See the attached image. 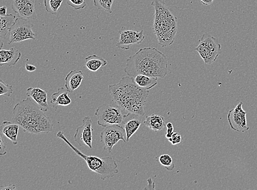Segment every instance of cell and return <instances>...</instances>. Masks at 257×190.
Wrapping results in <instances>:
<instances>
[{"label": "cell", "instance_id": "12", "mask_svg": "<svg viewBox=\"0 0 257 190\" xmlns=\"http://www.w3.org/2000/svg\"><path fill=\"white\" fill-rule=\"evenodd\" d=\"M92 121L90 117L86 116L83 118L82 125L76 128L74 140L80 146L86 145L92 148Z\"/></svg>", "mask_w": 257, "mask_h": 190}, {"label": "cell", "instance_id": "13", "mask_svg": "<svg viewBox=\"0 0 257 190\" xmlns=\"http://www.w3.org/2000/svg\"><path fill=\"white\" fill-rule=\"evenodd\" d=\"M11 8L19 18L32 20L37 19L34 0H13Z\"/></svg>", "mask_w": 257, "mask_h": 190}, {"label": "cell", "instance_id": "10", "mask_svg": "<svg viewBox=\"0 0 257 190\" xmlns=\"http://www.w3.org/2000/svg\"><path fill=\"white\" fill-rule=\"evenodd\" d=\"M243 103H239L234 109L229 111L228 120L230 128L234 131L246 132L249 129L247 126L246 112L242 108Z\"/></svg>", "mask_w": 257, "mask_h": 190}, {"label": "cell", "instance_id": "21", "mask_svg": "<svg viewBox=\"0 0 257 190\" xmlns=\"http://www.w3.org/2000/svg\"><path fill=\"white\" fill-rule=\"evenodd\" d=\"M143 123L149 129L156 132L164 129L166 125L165 118L162 116L156 114L146 116Z\"/></svg>", "mask_w": 257, "mask_h": 190}, {"label": "cell", "instance_id": "6", "mask_svg": "<svg viewBox=\"0 0 257 190\" xmlns=\"http://www.w3.org/2000/svg\"><path fill=\"white\" fill-rule=\"evenodd\" d=\"M199 41V44L195 50L199 53L202 60L207 65L216 62L222 53V46L219 41L208 33L203 35Z\"/></svg>", "mask_w": 257, "mask_h": 190}, {"label": "cell", "instance_id": "26", "mask_svg": "<svg viewBox=\"0 0 257 190\" xmlns=\"http://www.w3.org/2000/svg\"><path fill=\"white\" fill-rule=\"evenodd\" d=\"M156 158L158 159L157 161L167 170L171 171L175 168V165L173 163L172 158L169 155L164 154Z\"/></svg>", "mask_w": 257, "mask_h": 190}, {"label": "cell", "instance_id": "5", "mask_svg": "<svg viewBox=\"0 0 257 190\" xmlns=\"http://www.w3.org/2000/svg\"><path fill=\"white\" fill-rule=\"evenodd\" d=\"M57 137L63 140L70 148H72L77 155L84 159L89 169L98 174L100 176L101 180H105L118 173V165L111 157L100 158L97 156L85 155L78 148L71 143L62 131L57 133Z\"/></svg>", "mask_w": 257, "mask_h": 190}, {"label": "cell", "instance_id": "11", "mask_svg": "<svg viewBox=\"0 0 257 190\" xmlns=\"http://www.w3.org/2000/svg\"><path fill=\"white\" fill-rule=\"evenodd\" d=\"M119 39L116 47L123 50H128L131 46L140 44L146 39L143 30L140 32H137L122 27L119 31Z\"/></svg>", "mask_w": 257, "mask_h": 190}, {"label": "cell", "instance_id": "31", "mask_svg": "<svg viewBox=\"0 0 257 190\" xmlns=\"http://www.w3.org/2000/svg\"><path fill=\"white\" fill-rule=\"evenodd\" d=\"M7 151L6 150V146L3 139L2 133L0 135V155L4 156L7 155Z\"/></svg>", "mask_w": 257, "mask_h": 190}, {"label": "cell", "instance_id": "3", "mask_svg": "<svg viewBox=\"0 0 257 190\" xmlns=\"http://www.w3.org/2000/svg\"><path fill=\"white\" fill-rule=\"evenodd\" d=\"M44 112L32 98L28 97L16 104L12 121L19 124L25 133H49L52 131L53 124Z\"/></svg>", "mask_w": 257, "mask_h": 190}, {"label": "cell", "instance_id": "9", "mask_svg": "<svg viewBox=\"0 0 257 190\" xmlns=\"http://www.w3.org/2000/svg\"><path fill=\"white\" fill-rule=\"evenodd\" d=\"M125 135V130L120 125L117 124L105 127L100 133V142L103 144V150L111 153L113 147L119 140H122L125 143L127 142L124 138Z\"/></svg>", "mask_w": 257, "mask_h": 190}, {"label": "cell", "instance_id": "30", "mask_svg": "<svg viewBox=\"0 0 257 190\" xmlns=\"http://www.w3.org/2000/svg\"><path fill=\"white\" fill-rule=\"evenodd\" d=\"M166 138L167 139L170 138L173 133H175L174 131V127H173V124L172 123L169 122L166 124Z\"/></svg>", "mask_w": 257, "mask_h": 190}, {"label": "cell", "instance_id": "20", "mask_svg": "<svg viewBox=\"0 0 257 190\" xmlns=\"http://www.w3.org/2000/svg\"><path fill=\"white\" fill-rule=\"evenodd\" d=\"M16 16L13 14H8L0 17V38H1V50L3 49L4 42L3 39L7 38L12 27L16 21Z\"/></svg>", "mask_w": 257, "mask_h": 190}, {"label": "cell", "instance_id": "24", "mask_svg": "<svg viewBox=\"0 0 257 190\" xmlns=\"http://www.w3.org/2000/svg\"><path fill=\"white\" fill-rule=\"evenodd\" d=\"M63 0H44V4L47 13L57 15L58 10L61 8Z\"/></svg>", "mask_w": 257, "mask_h": 190}, {"label": "cell", "instance_id": "1", "mask_svg": "<svg viewBox=\"0 0 257 190\" xmlns=\"http://www.w3.org/2000/svg\"><path fill=\"white\" fill-rule=\"evenodd\" d=\"M124 71L133 78L145 75L165 78L168 74V60L166 56L156 48H143L127 59Z\"/></svg>", "mask_w": 257, "mask_h": 190}, {"label": "cell", "instance_id": "16", "mask_svg": "<svg viewBox=\"0 0 257 190\" xmlns=\"http://www.w3.org/2000/svg\"><path fill=\"white\" fill-rule=\"evenodd\" d=\"M22 53L16 48L9 50H1L0 51V65H8L10 67L14 66L20 60Z\"/></svg>", "mask_w": 257, "mask_h": 190}, {"label": "cell", "instance_id": "15", "mask_svg": "<svg viewBox=\"0 0 257 190\" xmlns=\"http://www.w3.org/2000/svg\"><path fill=\"white\" fill-rule=\"evenodd\" d=\"M26 94L27 96L32 98L44 112H46L49 110L47 91L42 90L40 88L30 87L28 89Z\"/></svg>", "mask_w": 257, "mask_h": 190}, {"label": "cell", "instance_id": "33", "mask_svg": "<svg viewBox=\"0 0 257 190\" xmlns=\"http://www.w3.org/2000/svg\"><path fill=\"white\" fill-rule=\"evenodd\" d=\"M16 188V186L15 185H10L7 186H4L3 185H2L0 189H1V190H13L15 189Z\"/></svg>", "mask_w": 257, "mask_h": 190}, {"label": "cell", "instance_id": "28", "mask_svg": "<svg viewBox=\"0 0 257 190\" xmlns=\"http://www.w3.org/2000/svg\"><path fill=\"white\" fill-rule=\"evenodd\" d=\"M67 4L75 10H82L87 7L85 0H67Z\"/></svg>", "mask_w": 257, "mask_h": 190}, {"label": "cell", "instance_id": "23", "mask_svg": "<svg viewBox=\"0 0 257 190\" xmlns=\"http://www.w3.org/2000/svg\"><path fill=\"white\" fill-rule=\"evenodd\" d=\"M136 84L145 90H149L158 84V78L145 75H138L134 77Z\"/></svg>", "mask_w": 257, "mask_h": 190}, {"label": "cell", "instance_id": "18", "mask_svg": "<svg viewBox=\"0 0 257 190\" xmlns=\"http://www.w3.org/2000/svg\"><path fill=\"white\" fill-rule=\"evenodd\" d=\"M20 126L19 124L12 121H5L3 122L0 130L6 137L11 140L14 145L19 143L18 135H19Z\"/></svg>", "mask_w": 257, "mask_h": 190}, {"label": "cell", "instance_id": "14", "mask_svg": "<svg viewBox=\"0 0 257 190\" xmlns=\"http://www.w3.org/2000/svg\"><path fill=\"white\" fill-rule=\"evenodd\" d=\"M142 117L143 116L131 112H128L127 115H123L121 126L125 130L127 142L140 128L142 122Z\"/></svg>", "mask_w": 257, "mask_h": 190}, {"label": "cell", "instance_id": "7", "mask_svg": "<svg viewBox=\"0 0 257 190\" xmlns=\"http://www.w3.org/2000/svg\"><path fill=\"white\" fill-rule=\"evenodd\" d=\"M118 106L104 104L99 106L95 112L98 125L106 127L112 125H121L123 115Z\"/></svg>", "mask_w": 257, "mask_h": 190}, {"label": "cell", "instance_id": "35", "mask_svg": "<svg viewBox=\"0 0 257 190\" xmlns=\"http://www.w3.org/2000/svg\"><path fill=\"white\" fill-rule=\"evenodd\" d=\"M200 1L203 5L209 6L213 4L214 0H200Z\"/></svg>", "mask_w": 257, "mask_h": 190}, {"label": "cell", "instance_id": "34", "mask_svg": "<svg viewBox=\"0 0 257 190\" xmlns=\"http://www.w3.org/2000/svg\"><path fill=\"white\" fill-rule=\"evenodd\" d=\"M7 6H4V7L0 8V12H1V16H5L7 15Z\"/></svg>", "mask_w": 257, "mask_h": 190}, {"label": "cell", "instance_id": "8", "mask_svg": "<svg viewBox=\"0 0 257 190\" xmlns=\"http://www.w3.org/2000/svg\"><path fill=\"white\" fill-rule=\"evenodd\" d=\"M34 25L27 19L18 18L9 32L8 44L23 42L28 40H36V34L33 31Z\"/></svg>", "mask_w": 257, "mask_h": 190}, {"label": "cell", "instance_id": "25", "mask_svg": "<svg viewBox=\"0 0 257 190\" xmlns=\"http://www.w3.org/2000/svg\"><path fill=\"white\" fill-rule=\"evenodd\" d=\"M95 7L100 10H104L109 14L112 13V6L114 0H93Z\"/></svg>", "mask_w": 257, "mask_h": 190}, {"label": "cell", "instance_id": "32", "mask_svg": "<svg viewBox=\"0 0 257 190\" xmlns=\"http://www.w3.org/2000/svg\"><path fill=\"white\" fill-rule=\"evenodd\" d=\"M26 69L28 72H34V71L37 70V67L34 66V65L26 64Z\"/></svg>", "mask_w": 257, "mask_h": 190}, {"label": "cell", "instance_id": "19", "mask_svg": "<svg viewBox=\"0 0 257 190\" xmlns=\"http://www.w3.org/2000/svg\"><path fill=\"white\" fill-rule=\"evenodd\" d=\"M69 92L63 87L58 89L57 92L53 93L50 99V103L53 108L57 109L58 106H67L72 101L69 97Z\"/></svg>", "mask_w": 257, "mask_h": 190}, {"label": "cell", "instance_id": "29", "mask_svg": "<svg viewBox=\"0 0 257 190\" xmlns=\"http://www.w3.org/2000/svg\"><path fill=\"white\" fill-rule=\"evenodd\" d=\"M168 140L173 145H176L181 143L182 141L181 135L178 132H175Z\"/></svg>", "mask_w": 257, "mask_h": 190}, {"label": "cell", "instance_id": "17", "mask_svg": "<svg viewBox=\"0 0 257 190\" xmlns=\"http://www.w3.org/2000/svg\"><path fill=\"white\" fill-rule=\"evenodd\" d=\"M84 75L81 70H71L65 77V88L69 93H73L80 86Z\"/></svg>", "mask_w": 257, "mask_h": 190}, {"label": "cell", "instance_id": "2", "mask_svg": "<svg viewBox=\"0 0 257 190\" xmlns=\"http://www.w3.org/2000/svg\"><path fill=\"white\" fill-rule=\"evenodd\" d=\"M109 91L113 102L122 111L145 115L149 91L137 85L133 77H123L117 84L109 85Z\"/></svg>", "mask_w": 257, "mask_h": 190}, {"label": "cell", "instance_id": "4", "mask_svg": "<svg viewBox=\"0 0 257 190\" xmlns=\"http://www.w3.org/2000/svg\"><path fill=\"white\" fill-rule=\"evenodd\" d=\"M155 10L153 30L158 44L166 47L174 43L177 32V18L162 0H153Z\"/></svg>", "mask_w": 257, "mask_h": 190}, {"label": "cell", "instance_id": "27", "mask_svg": "<svg viewBox=\"0 0 257 190\" xmlns=\"http://www.w3.org/2000/svg\"><path fill=\"white\" fill-rule=\"evenodd\" d=\"M14 92L13 86L6 84L2 80H0V95L10 97Z\"/></svg>", "mask_w": 257, "mask_h": 190}, {"label": "cell", "instance_id": "22", "mask_svg": "<svg viewBox=\"0 0 257 190\" xmlns=\"http://www.w3.org/2000/svg\"><path fill=\"white\" fill-rule=\"evenodd\" d=\"M86 67L92 72H96L101 67L105 66L107 62L103 58L93 55L85 58Z\"/></svg>", "mask_w": 257, "mask_h": 190}]
</instances>
